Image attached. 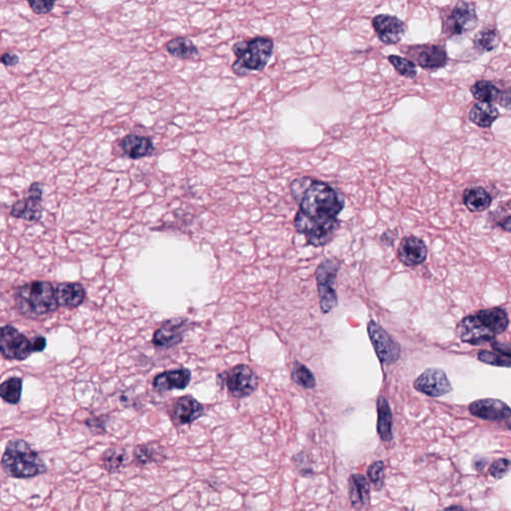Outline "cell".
Instances as JSON below:
<instances>
[{
    "instance_id": "cell-41",
    "label": "cell",
    "mask_w": 511,
    "mask_h": 511,
    "mask_svg": "<svg viewBox=\"0 0 511 511\" xmlns=\"http://www.w3.org/2000/svg\"><path fill=\"white\" fill-rule=\"evenodd\" d=\"M498 103L506 110H511V88L501 92Z\"/></svg>"
},
{
    "instance_id": "cell-44",
    "label": "cell",
    "mask_w": 511,
    "mask_h": 511,
    "mask_svg": "<svg viewBox=\"0 0 511 511\" xmlns=\"http://www.w3.org/2000/svg\"><path fill=\"white\" fill-rule=\"evenodd\" d=\"M500 227L503 229V230L508 232V233H511V215L508 216L507 218H505V220L501 222Z\"/></svg>"
},
{
    "instance_id": "cell-32",
    "label": "cell",
    "mask_w": 511,
    "mask_h": 511,
    "mask_svg": "<svg viewBox=\"0 0 511 511\" xmlns=\"http://www.w3.org/2000/svg\"><path fill=\"white\" fill-rule=\"evenodd\" d=\"M291 380L295 381L296 385L303 386L304 388L311 390L316 385V378L313 373L306 366L298 363V361L294 363L291 366Z\"/></svg>"
},
{
    "instance_id": "cell-27",
    "label": "cell",
    "mask_w": 511,
    "mask_h": 511,
    "mask_svg": "<svg viewBox=\"0 0 511 511\" xmlns=\"http://www.w3.org/2000/svg\"><path fill=\"white\" fill-rule=\"evenodd\" d=\"M500 41V33L496 27H485L473 37V46L480 53H485L497 48Z\"/></svg>"
},
{
    "instance_id": "cell-26",
    "label": "cell",
    "mask_w": 511,
    "mask_h": 511,
    "mask_svg": "<svg viewBox=\"0 0 511 511\" xmlns=\"http://www.w3.org/2000/svg\"><path fill=\"white\" fill-rule=\"evenodd\" d=\"M166 51L170 56L180 59H193L200 54L194 42L183 36L171 39L166 44Z\"/></svg>"
},
{
    "instance_id": "cell-19",
    "label": "cell",
    "mask_w": 511,
    "mask_h": 511,
    "mask_svg": "<svg viewBox=\"0 0 511 511\" xmlns=\"http://www.w3.org/2000/svg\"><path fill=\"white\" fill-rule=\"evenodd\" d=\"M192 373L188 368H178L165 371L156 376L153 381L154 390L165 393L173 390H185L190 385Z\"/></svg>"
},
{
    "instance_id": "cell-14",
    "label": "cell",
    "mask_w": 511,
    "mask_h": 511,
    "mask_svg": "<svg viewBox=\"0 0 511 511\" xmlns=\"http://www.w3.org/2000/svg\"><path fill=\"white\" fill-rule=\"evenodd\" d=\"M371 26L375 29L378 39L386 46L398 43L405 36V22L398 17L390 14H378L373 17Z\"/></svg>"
},
{
    "instance_id": "cell-35",
    "label": "cell",
    "mask_w": 511,
    "mask_h": 511,
    "mask_svg": "<svg viewBox=\"0 0 511 511\" xmlns=\"http://www.w3.org/2000/svg\"><path fill=\"white\" fill-rule=\"evenodd\" d=\"M478 361L486 365L500 366V368H511V360L495 351H481L478 356Z\"/></svg>"
},
{
    "instance_id": "cell-15",
    "label": "cell",
    "mask_w": 511,
    "mask_h": 511,
    "mask_svg": "<svg viewBox=\"0 0 511 511\" xmlns=\"http://www.w3.org/2000/svg\"><path fill=\"white\" fill-rule=\"evenodd\" d=\"M470 413L475 418L490 421H500L511 418V408L507 403L496 398H482L471 403Z\"/></svg>"
},
{
    "instance_id": "cell-38",
    "label": "cell",
    "mask_w": 511,
    "mask_h": 511,
    "mask_svg": "<svg viewBox=\"0 0 511 511\" xmlns=\"http://www.w3.org/2000/svg\"><path fill=\"white\" fill-rule=\"evenodd\" d=\"M86 423L89 430L96 435H102V433H106V423L104 416L88 418Z\"/></svg>"
},
{
    "instance_id": "cell-7",
    "label": "cell",
    "mask_w": 511,
    "mask_h": 511,
    "mask_svg": "<svg viewBox=\"0 0 511 511\" xmlns=\"http://www.w3.org/2000/svg\"><path fill=\"white\" fill-rule=\"evenodd\" d=\"M341 262L336 258L321 261L316 271L321 313L328 314L338 306L335 282L340 271Z\"/></svg>"
},
{
    "instance_id": "cell-40",
    "label": "cell",
    "mask_w": 511,
    "mask_h": 511,
    "mask_svg": "<svg viewBox=\"0 0 511 511\" xmlns=\"http://www.w3.org/2000/svg\"><path fill=\"white\" fill-rule=\"evenodd\" d=\"M19 61H21L19 56L14 52H6L1 56L2 64L6 67L16 66L19 63Z\"/></svg>"
},
{
    "instance_id": "cell-10",
    "label": "cell",
    "mask_w": 511,
    "mask_h": 511,
    "mask_svg": "<svg viewBox=\"0 0 511 511\" xmlns=\"http://www.w3.org/2000/svg\"><path fill=\"white\" fill-rule=\"evenodd\" d=\"M406 54L411 61L428 71L443 68L448 61V52L440 44H420L408 46Z\"/></svg>"
},
{
    "instance_id": "cell-39",
    "label": "cell",
    "mask_w": 511,
    "mask_h": 511,
    "mask_svg": "<svg viewBox=\"0 0 511 511\" xmlns=\"http://www.w3.org/2000/svg\"><path fill=\"white\" fill-rule=\"evenodd\" d=\"M493 351L500 353V355L505 356V358L511 360V344L510 343H501V341H495L491 345Z\"/></svg>"
},
{
    "instance_id": "cell-42",
    "label": "cell",
    "mask_w": 511,
    "mask_h": 511,
    "mask_svg": "<svg viewBox=\"0 0 511 511\" xmlns=\"http://www.w3.org/2000/svg\"><path fill=\"white\" fill-rule=\"evenodd\" d=\"M32 344H33V350L34 353H36V351H44V349L46 348L47 341L44 336H36V338L32 341Z\"/></svg>"
},
{
    "instance_id": "cell-3",
    "label": "cell",
    "mask_w": 511,
    "mask_h": 511,
    "mask_svg": "<svg viewBox=\"0 0 511 511\" xmlns=\"http://www.w3.org/2000/svg\"><path fill=\"white\" fill-rule=\"evenodd\" d=\"M16 310L29 319L48 316L58 308L56 291L48 282L33 281L16 289L14 293Z\"/></svg>"
},
{
    "instance_id": "cell-25",
    "label": "cell",
    "mask_w": 511,
    "mask_h": 511,
    "mask_svg": "<svg viewBox=\"0 0 511 511\" xmlns=\"http://www.w3.org/2000/svg\"><path fill=\"white\" fill-rule=\"evenodd\" d=\"M500 117L497 107L491 103L478 102L471 107L470 119L473 124L480 128H490Z\"/></svg>"
},
{
    "instance_id": "cell-43",
    "label": "cell",
    "mask_w": 511,
    "mask_h": 511,
    "mask_svg": "<svg viewBox=\"0 0 511 511\" xmlns=\"http://www.w3.org/2000/svg\"><path fill=\"white\" fill-rule=\"evenodd\" d=\"M381 242H383V243L386 246L393 245V236L391 235L390 232H386V233L381 236Z\"/></svg>"
},
{
    "instance_id": "cell-22",
    "label": "cell",
    "mask_w": 511,
    "mask_h": 511,
    "mask_svg": "<svg viewBox=\"0 0 511 511\" xmlns=\"http://www.w3.org/2000/svg\"><path fill=\"white\" fill-rule=\"evenodd\" d=\"M86 289L79 283H61L56 287V298L59 305L66 308H77L86 300Z\"/></svg>"
},
{
    "instance_id": "cell-37",
    "label": "cell",
    "mask_w": 511,
    "mask_h": 511,
    "mask_svg": "<svg viewBox=\"0 0 511 511\" xmlns=\"http://www.w3.org/2000/svg\"><path fill=\"white\" fill-rule=\"evenodd\" d=\"M29 6H31V11L36 14H48L49 12L52 11L54 6H56V1H46V0H29Z\"/></svg>"
},
{
    "instance_id": "cell-20",
    "label": "cell",
    "mask_w": 511,
    "mask_h": 511,
    "mask_svg": "<svg viewBox=\"0 0 511 511\" xmlns=\"http://www.w3.org/2000/svg\"><path fill=\"white\" fill-rule=\"evenodd\" d=\"M120 147L123 153L132 160H139L153 155L155 146L150 137L128 134L120 141Z\"/></svg>"
},
{
    "instance_id": "cell-33",
    "label": "cell",
    "mask_w": 511,
    "mask_h": 511,
    "mask_svg": "<svg viewBox=\"0 0 511 511\" xmlns=\"http://www.w3.org/2000/svg\"><path fill=\"white\" fill-rule=\"evenodd\" d=\"M388 61H390L396 71L401 74V76L408 79H413L418 76L416 64L415 62L411 61V59L398 56H390L388 57Z\"/></svg>"
},
{
    "instance_id": "cell-23",
    "label": "cell",
    "mask_w": 511,
    "mask_h": 511,
    "mask_svg": "<svg viewBox=\"0 0 511 511\" xmlns=\"http://www.w3.org/2000/svg\"><path fill=\"white\" fill-rule=\"evenodd\" d=\"M463 203L473 213H481L487 210L492 203V196L490 192L481 186H473L463 192Z\"/></svg>"
},
{
    "instance_id": "cell-29",
    "label": "cell",
    "mask_w": 511,
    "mask_h": 511,
    "mask_svg": "<svg viewBox=\"0 0 511 511\" xmlns=\"http://www.w3.org/2000/svg\"><path fill=\"white\" fill-rule=\"evenodd\" d=\"M470 92L475 99L483 103H491L500 99L501 91L495 83L487 81L475 82L470 87Z\"/></svg>"
},
{
    "instance_id": "cell-11",
    "label": "cell",
    "mask_w": 511,
    "mask_h": 511,
    "mask_svg": "<svg viewBox=\"0 0 511 511\" xmlns=\"http://www.w3.org/2000/svg\"><path fill=\"white\" fill-rule=\"evenodd\" d=\"M225 383L234 398H248L258 388L259 378L248 366L238 365L226 373Z\"/></svg>"
},
{
    "instance_id": "cell-13",
    "label": "cell",
    "mask_w": 511,
    "mask_h": 511,
    "mask_svg": "<svg viewBox=\"0 0 511 511\" xmlns=\"http://www.w3.org/2000/svg\"><path fill=\"white\" fill-rule=\"evenodd\" d=\"M416 391L431 398H440L453 391L448 376L441 368H431L423 371L413 383Z\"/></svg>"
},
{
    "instance_id": "cell-1",
    "label": "cell",
    "mask_w": 511,
    "mask_h": 511,
    "mask_svg": "<svg viewBox=\"0 0 511 511\" xmlns=\"http://www.w3.org/2000/svg\"><path fill=\"white\" fill-rule=\"evenodd\" d=\"M290 189L299 204L294 220L296 232L305 235L309 245L330 243L341 225L338 216L345 208V197L330 184L309 176L295 179Z\"/></svg>"
},
{
    "instance_id": "cell-31",
    "label": "cell",
    "mask_w": 511,
    "mask_h": 511,
    "mask_svg": "<svg viewBox=\"0 0 511 511\" xmlns=\"http://www.w3.org/2000/svg\"><path fill=\"white\" fill-rule=\"evenodd\" d=\"M22 380L21 378H11L4 381L0 386V396L2 400L11 405H17L21 400Z\"/></svg>"
},
{
    "instance_id": "cell-30",
    "label": "cell",
    "mask_w": 511,
    "mask_h": 511,
    "mask_svg": "<svg viewBox=\"0 0 511 511\" xmlns=\"http://www.w3.org/2000/svg\"><path fill=\"white\" fill-rule=\"evenodd\" d=\"M127 451L122 448H108L102 455V466L109 473H119L125 465Z\"/></svg>"
},
{
    "instance_id": "cell-24",
    "label": "cell",
    "mask_w": 511,
    "mask_h": 511,
    "mask_svg": "<svg viewBox=\"0 0 511 511\" xmlns=\"http://www.w3.org/2000/svg\"><path fill=\"white\" fill-rule=\"evenodd\" d=\"M376 411H378V425L376 430L381 440L385 443H390L393 440V413L390 405L383 396H380L376 401Z\"/></svg>"
},
{
    "instance_id": "cell-5",
    "label": "cell",
    "mask_w": 511,
    "mask_h": 511,
    "mask_svg": "<svg viewBox=\"0 0 511 511\" xmlns=\"http://www.w3.org/2000/svg\"><path fill=\"white\" fill-rule=\"evenodd\" d=\"M232 51L237 61L232 66L234 73L247 76L253 71H263L274 53V41L270 37L257 36L250 41L236 42Z\"/></svg>"
},
{
    "instance_id": "cell-21",
    "label": "cell",
    "mask_w": 511,
    "mask_h": 511,
    "mask_svg": "<svg viewBox=\"0 0 511 511\" xmlns=\"http://www.w3.org/2000/svg\"><path fill=\"white\" fill-rule=\"evenodd\" d=\"M349 496L356 510H363L371 500L370 481L361 473L351 475L349 480Z\"/></svg>"
},
{
    "instance_id": "cell-12",
    "label": "cell",
    "mask_w": 511,
    "mask_h": 511,
    "mask_svg": "<svg viewBox=\"0 0 511 511\" xmlns=\"http://www.w3.org/2000/svg\"><path fill=\"white\" fill-rule=\"evenodd\" d=\"M43 195V186L39 182H34L29 186L26 197L17 201L12 206L11 215L16 219L29 222H38L42 217L41 202Z\"/></svg>"
},
{
    "instance_id": "cell-8",
    "label": "cell",
    "mask_w": 511,
    "mask_h": 511,
    "mask_svg": "<svg viewBox=\"0 0 511 511\" xmlns=\"http://www.w3.org/2000/svg\"><path fill=\"white\" fill-rule=\"evenodd\" d=\"M0 334V351L7 360L24 361L34 353L32 341L14 326H2Z\"/></svg>"
},
{
    "instance_id": "cell-9",
    "label": "cell",
    "mask_w": 511,
    "mask_h": 511,
    "mask_svg": "<svg viewBox=\"0 0 511 511\" xmlns=\"http://www.w3.org/2000/svg\"><path fill=\"white\" fill-rule=\"evenodd\" d=\"M368 334L381 363L393 365L398 361L401 356L400 344L393 340L383 326L375 321H370L368 324Z\"/></svg>"
},
{
    "instance_id": "cell-45",
    "label": "cell",
    "mask_w": 511,
    "mask_h": 511,
    "mask_svg": "<svg viewBox=\"0 0 511 511\" xmlns=\"http://www.w3.org/2000/svg\"><path fill=\"white\" fill-rule=\"evenodd\" d=\"M460 511H468V510H465V508H463V507H460Z\"/></svg>"
},
{
    "instance_id": "cell-16",
    "label": "cell",
    "mask_w": 511,
    "mask_h": 511,
    "mask_svg": "<svg viewBox=\"0 0 511 511\" xmlns=\"http://www.w3.org/2000/svg\"><path fill=\"white\" fill-rule=\"evenodd\" d=\"M188 321L184 318H173L165 321L155 331L153 345L157 348H172L181 344L185 335Z\"/></svg>"
},
{
    "instance_id": "cell-4",
    "label": "cell",
    "mask_w": 511,
    "mask_h": 511,
    "mask_svg": "<svg viewBox=\"0 0 511 511\" xmlns=\"http://www.w3.org/2000/svg\"><path fill=\"white\" fill-rule=\"evenodd\" d=\"M2 470L14 478H36L47 471V466L36 450L26 440L7 443L1 458Z\"/></svg>"
},
{
    "instance_id": "cell-36",
    "label": "cell",
    "mask_w": 511,
    "mask_h": 511,
    "mask_svg": "<svg viewBox=\"0 0 511 511\" xmlns=\"http://www.w3.org/2000/svg\"><path fill=\"white\" fill-rule=\"evenodd\" d=\"M511 470V460L500 458L495 460L490 468V475L495 480H501Z\"/></svg>"
},
{
    "instance_id": "cell-17",
    "label": "cell",
    "mask_w": 511,
    "mask_h": 511,
    "mask_svg": "<svg viewBox=\"0 0 511 511\" xmlns=\"http://www.w3.org/2000/svg\"><path fill=\"white\" fill-rule=\"evenodd\" d=\"M204 406L192 396H182L172 406L171 416L174 423L187 425L194 423L204 415Z\"/></svg>"
},
{
    "instance_id": "cell-28",
    "label": "cell",
    "mask_w": 511,
    "mask_h": 511,
    "mask_svg": "<svg viewBox=\"0 0 511 511\" xmlns=\"http://www.w3.org/2000/svg\"><path fill=\"white\" fill-rule=\"evenodd\" d=\"M133 458L137 465L144 466L152 463H160L166 455L160 446L154 443H142L134 448Z\"/></svg>"
},
{
    "instance_id": "cell-6",
    "label": "cell",
    "mask_w": 511,
    "mask_h": 511,
    "mask_svg": "<svg viewBox=\"0 0 511 511\" xmlns=\"http://www.w3.org/2000/svg\"><path fill=\"white\" fill-rule=\"evenodd\" d=\"M441 22L445 36H465L478 24L475 4L470 1H458L453 7H445L441 11Z\"/></svg>"
},
{
    "instance_id": "cell-18",
    "label": "cell",
    "mask_w": 511,
    "mask_h": 511,
    "mask_svg": "<svg viewBox=\"0 0 511 511\" xmlns=\"http://www.w3.org/2000/svg\"><path fill=\"white\" fill-rule=\"evenodd\" d=\"M398 257L405 266L420 265L426 260L428 248L425 242L415 236H408L401 241L398 249Z\"/></svg>"
},
{
    "instance_id": "cell-2",
    "label": "cell",
    "mask_w": 511,
    "mask_h": 511,
    "mask_svg": "<svg viewBox=\"0 0 511 511\" xmlns=\"http://www.w3.org/2000/svg\"><path fill=\"white\" fill-rule=\"evenodd\" d=\"M508 326L510 319L505 309H485L463 318L456 328V334L463 343L480 346L495 340L507 330Z\"/></svg>"
},
{
    "instance_id": "cell-34",
    "label": "cell",
    "mask_w": 511,
    "mask_h": 511,
    "mask_svg": "<svg viewBox=\"0 0 511 511\" xmlns=\"http://www.w3.org/2000/svg\"><path fill=\"white\" fill-rule=\"evenodd\" d=\"M368 476L370 482L375 485L376 490H381L385 482V463L381 460L371 463L368 468Z\"/></svg>"
}]
</instances>
